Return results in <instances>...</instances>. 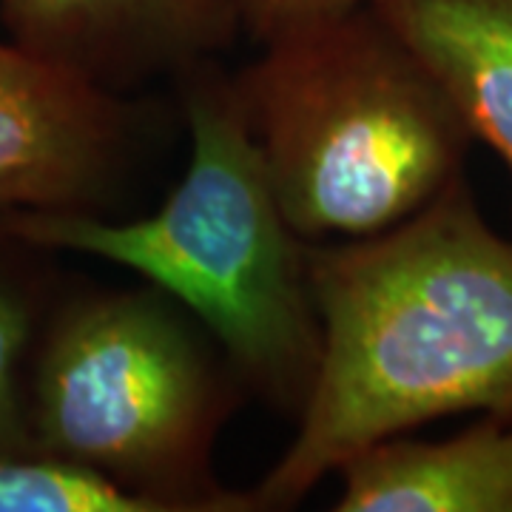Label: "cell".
<instances>
[{"label":"cell","mask_w":512,"mask_h":512,"mask_svg":"<svg viewBox=\"0 0 512 512\" xmlns=\"http://www.w3.org/2000/svg\"><path fill=\"white\" fill-rule=\"evenodd\" d=\"M231 72L274 197L308 245L384 234L464 177L453 100L365 0L259 43Z\"/></svg>","instance_id":"3957f363"},{"label":"cell","mask_w":512,"mask_h":512,"mask_svg":"<svg viewBox=\"0 0 512 512\" xmlns=\"http://www.w3.org/2000/svg\"><path fill=\"white\" fill-rule=\"evenodd\" d=\"M336 476V512H512V416L484 413L441 441H376Z\"/></svg>","instance_id":"52a82bcc"},{"label":"cell","mask_w":512,"mask_h":512,"mask_svg":"<svg viewBox=\"0 0 512 512\" xmlns=\"http://www.w3.org/2000/svg\"><path fill=\"white\" fill-rule=\"evenodd\" d=\"M512 180V0H365Z\"/></svg>","instance_id":"ba28073f"},{"label":"cell","mask_w":512,"mask_h":512,"mask_svg":"<svg viewBox=\"0 0 512 512\" xmlns=\"http://www.w3.org/2000/svg\"><path fill=\"white\" fill-rule=\"evenodd\" d=\"M248 399L200 319L154 285L55 299L26 379L32 447L109 478L151 512H259L217 476V441Z\"/></svg>","instance_id":"277c9868"},{"label":"cell","mask_w":512,"mask_h":512,"mask_svg":"<svg viewBox=\"0 0 512 512\" xmlns=\"http://www.w3.org/2000/svg\"><path fill=\"white\" fill-rule=\"evenodd\" d=\"M191 154L163 205L137 220L0 211L18 237L89 254L174 296L220 345L248 396L299 419L322 362L308 242L293 234L222 60L174 83Z\"/></svg>","instance_id":"7a4b0ae2"},{"label":"cell","mask_w":512,"mask_h":512,"mask_svg":"<svg viewBox=\"0 0 512 512\" xmlns=\"http://www.w3.org/2000/svg\"><path fill=\"white\" fill-rule=\"evenodd\" d=\"M0 29L23 52L123 97L222 60L245 35L237 0H0Z\"/></svg>","instance_id":"8992f818"},{"label":"cell","mask_w":512,"mask_h":512,"mask_svg":"<svg viewBox=\"0 0 512 512\" xmlns=\"http://www.w3.org/2000/svg\"><path fill=\"white\" fill-rule=\"evenodd\" d=\"M55 256L0 222V450H35L26 421V379L37 336L63 291Z\"/></svg>","instance_id":"9c48e42d"},{"label":"cell","mask_w":512,"mask_h":512,"mask_svg":"<svg viewBox=\"0 0 512 512\" xmlns=\"http://www.w3.org/2000/svg\"><path fill=\"white\" fill-rule=\"evenodd\" d=\"M322 362L296 436L251 490L291 510L376 441L456 413L512 416V239L467 174L367 239L308 245Z\"/></svg>","instance_id":"6da1fadb"},{"label":"cell","mask_w":512,"mask_h":512,"mask_svg":"<svg viewBox=\"0 0 512 512\" xmlns=\"http://www.w3.org/2000/svg\"><path fill=\"white\" fill-rule=\"evenodd\" d=\"M154 106L94 89L0 35V211L114 217Z\"/></svg>","instance_id":"5b68a950"},{"label":"cell","mask_w":512,"mask_h":512,"mask_svg":"<svg viewBox=\"0 0 512 512\" xmlns=\"http://www.w3.org/2000/svg\"><path fill=\"white\" fill-rule=\"evenodd\" d=\"M356 3L362 0H237L245 35L254 37L256 43L279 35L291 26H299L305 20L353 9Z\"/></svg>","instance_id":"8fae6325"},{"label":"cell","mask_w":512,"mask_h":512,"mask_svg":"<svg viewBox=\"0 0 512 512\" xmlns=\"http://www.w3.org/2000/svg\"><path fill=\"white\" fill-rule=\"evenodd\" d=\"M0 512H151L92 470L40 450H0Z\"/></svg>","instance_id":"30bf717a"}]
</instances>
